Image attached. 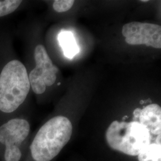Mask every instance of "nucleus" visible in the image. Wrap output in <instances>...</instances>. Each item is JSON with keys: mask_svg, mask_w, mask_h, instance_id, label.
Segmentation results:
<instances>
[{"mask_svg": "<svg viewBox=\"0 0 161 161\" xmlns=\"http://www.w3.org/2000/svg\"><path fill=\"white\" fill-rule=\"evenodd\" d=\"M19 0H0V17L14 12L22 3Z\"/></svg>", "mask_w": 161, "mask_h": 161, "instance_id": "obj_10", "label": "nucleus"}, {"mask_svg": "<svg viewBox=\"0 0 161 161\" xmlns=\"http://www.w3.org/2000/svg\"><path fill=\"white\" fill-rule=\"evenodd\" d=\"M74 4L73 0H56L54 1L53 7L55 11L58 13L67 12Z\"/></svg>", "mask_w": 161, "mask_h": 161, "instance_id": "obj_11", "label": "nucleus"}, {"mask_svg": "<svg viewBox=\"0 0 161 161\" xmlns=\"http://www.w3.org/2000/svg\"><path fill=\"white\" fill-rule=\"evenodd\" d=\"M73 127L64 116L52 118L41 127L30 145V152L35 161H50L56 157L69 142Z\"/></svg>", "mask_w": 161, "mask_h": 161, "instance_id": "obj_1", "label": "nucleus"}, {"mask_svg": "<svg viewBox=\"0 0 161 161\" xmlns=\"http://www.w3.org/2000/svg\"><path fill=\"white\" fill-rule=\"evenodd\" d=\"M30 125L22 118H13L0 126V146L4 161H20L21 146L28 137Z\"/></svg>", "mask_w": 161, "mask_h": 161, "instance_id": "obj_4", "label": "nucleus"}, {"mask_svg": "<svg viewBox=\"0 0 161 161\" xmlns=\"http://www.w3.org/2000/svg\"><path fill=\"white\" fill-rule=\"evenodd\" d=\"M122 33L130 45L161 48V27L153 23L132 22L124 25Z\"/></svg>", "mask_w": 161, "mask_h": 161, "instance_id": "obj_6", "label": "nucleus"}, {"mask_svg": "<svg viewBox=\"0 0 161 161\" xmlns=\"http://www.w3.org/2000/svg\"><path fill=\"white\" fill-rule=\"evenodd\" d=\"M58 41L66 58L72 59L80 52L79 47L71 31L62 30L58 35Z\"/></svg>", "mask_w": 161, "mask_h": 161, "instance_id": "obj_8", "label": "nucleus"}, {"mask_svg": "<svg viewBox=\"0 0 161 161\" xmlns=\"http://www.w3.org/2000/svg\"><path fill=\"white\" fill-rule=\"evenodd\" d=\"M140 111H141V109H140L139 108H137V109H136L134 110V121H136V119H138V118H139V115H140Z\"/></svg>", "mask_w": 161, "mask_h": 161, "instance_id": "obj_12", "label": "nucleus"}, {"mask_svg": "<svg viewBox=\"0 0 161 161\" xmlns=\"http://www.w3.org/2000/svg\"><path fill=\"white\" fill-rule=\"evenodd\" d=\"M34 58L36 67L29 74V82L33 92L41 94L46 92L47 86L54 84L58 69L53 64L42 45L35 47Z\"/></svg>", "mask_w": 161, "mask_h": 161, "instance_id": "obj_5", "label": "nucleus"}, {"mask_svg": "<svg viewBox=\"0 0 161 161\" xmlns=\"http://www.w3.org/2000/svg\"><path fill=\"white\" fill-rule=\"evenodd\" d=\"M142 1V2H147L148 1H146V0H143V1Z\"/></svg>", "mask_w": 161, "mask_h": 161, "instance_id": "obj_14", "label": "nucleus"}, {"mask_svg": "<svg viewBox=\"0 0 161 161\" xmlns=\"http://www.w3.org/2000/svg\"><path fill=\"white\" fill-rule=\"evenodd\" d=\"M108 144L112 149L127 155L138 156L150 144L149 130L138 121L112 122L106 132Z\"/></svg>", "mask_w": 161, "mask_h": 161, "instance_id": "obj_3", "label": "nucleus"}, {"mask_svg": "<svg viewBox=\"0 0 161 161\" xmlns=\"http://www.w3.org/2000/svg\"><path fill=\"white\" fill-rule=\"evenodd\" d=\"M161 144L152 143L138 155V161H161Z\"/></svg>", "mask_w": 161, "mask_h": 161, "instance_id": "obj_9", "label": "nucleus"}, {"mask_svg": "<svg viewBox=\"0 0 161 161\" xmlns=\"http://www.w3.org/2000/svg\"><path fill=\"white\" fill-rule=\"evenodd\" d=\"M27 70L17 60L9 62L0 74V110L9 114L23 103L30 90Z\"/></svg>", "mask_w": 161, "mask_h": 161, "instance_id": "obj_2", "label": "nucleus"}, {"mask_svg": "<svg viewBox=\"0 0 161 161\" xmlns=\"http://www.w3.org/2000/svg\"><path fill=\"white\" fill-rule=\"evenodd\" d=\"M139 122L146 127L150 133L161 135V108L157 104H150L140 111Z\"/></svg>", "mask_w": 161, "mask_h": 161, "instance_id": "obj_7", "label": "nucleus"}, {"mask_svg": "<svg viewBox=\"0 0 161 161\" xmlns=\"http://www.w3.org/2000/svg\"><path fill=\"white\" fill-rule=\"evenodd\" d=\"M156 144H161V135H159L158 136L156 140Z\"/></svg>", "mask_w": 161, "mask_h": 161, "instance_id": "obj_13", "label": "nucleus"}]
</instances>
